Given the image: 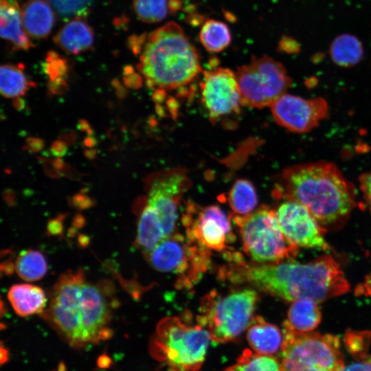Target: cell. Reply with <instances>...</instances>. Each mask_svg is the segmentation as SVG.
Instances as JSON below:
<instances>
[{
  "instance_id": "obj_1",
  "label": "cell",
  "mask_w": 371,
  "mask_h": 371,
  "mask_svg": "<svg viewBox=\"0 0 371 371\" xmlns=\"http://www.w3.org/2000/svg\"><path fill=\"white\" fill-rule=\"evenodd\" d=\"M220 270L223 279L247 283L254 289L288 302L311 298L319 303L342 295L350 284L330 255L308 262L293 259L269 264H247L242 257Z\"/></svg>"
},
{
  "instance_id": "obj_2",
  "label": "cell",
  "mask_w": 371,
  "mask_h": 371,
  "mask_svg": "<svg viewBox=\"0 0 371 371\" xmlns=\"http://www.w3.org/2000/svg\"><path fill=\"white\" fill-rule=\"evenodd\" d=\"M275 195L305 206L326 230L343 225L356 207V189L334 164L326 161L286 168Z\"/></svg>"
},
{
  "instance_id": "obj_3",
  "label": "cell",
  "mask_w": 371,
  "mask_h": 371,
  "mask_svg": "<svg viewBox=\"0 0 371 371\" xmlns=\"http://www.w3.org/2000/svg\"><path fill=\"white\" fill-rule=\"evenodd\" d=\"M110 291L87 281L81 271L67 272L52 289L48 317L72 346L107 339L113 308Z\"/></svg>"
},
{
  "instance_id": "obj_4",
  "label": "cell",
  "mask_w": 371,
  "mask_h": 371,
  "mask_svg": "<svg viewBox=\"0 0 371 371\" xmlns=\"http://www.w3.org/2000/svg\"><path fill=\"white\" fill-rule=\"evenodd\" d=\"M137 55V69L155 93L183 88L195 80L202 70L196 48L174 22L142 34Z\"/></svg>"
},
{
  "instance_id": "obj_5",
  "label": "cell",
  "mask_w": 371,
  "mask_h": 371,
  "mask_svg": "<svg viewBox=\"0 0 371 371\" xmlns=\"http://www.w3.org/2000/svg\"><path fill=\"white\" fill-rule=\"evenodd\" d=\"M210 335L198 324L190 326L176 317L161 319L150 346L155 358L171 371H198L205 359Z\"/></svg>"
},
{
  "instance_id": "obj_6",
  "label": "cell",
  "mask_w": 371,
  "mask_h": 371,
  "mask_svg": "<svg viewBox=\"0 0 371 371\" xmlns=\"http://www.w3.org/2000/svg\"><path fill=\"white\" fill-rule=\"evenodd\" d=\"M258 300L257 292L249 288L226 294L210 291L201 302L197 322L213 341L229 342L248 328Z\"/></svg>"
},
{
  "instance_id": "obj_7",
  "label": "cell",
  "mask_w": 371,
  "mask_h": 371,
  "mask_svg": "<svg viewBox=\"0 0 371 371\" xmlns=\"http://www.w3.org/2000/svg\"><path fill=\"white\" fill-rule=\"evenodd\" d=\"M244 252L260 264L291 260L299 247L291 243L282 232L276 210L262 205L245 216L233 215Z\"/></svg>"
},
{
  "instance_id": "obj_8",
  "label": "cell",
  "mask_w": 371,
  "mask_h": 371,
  "mask_svg": "<svg viewBox=\"0 0 371 371\" xmlns=\"http://www.w3.org/2000/svg\"><path fill=\"white\" fill-rule=\"evenodd\" d=\"M282 371H341L344 367L337 336L300 333L283 325Z\"/></svg>"
},
{
  "instance_id": "obj_9",
  "label": "cell",
  "mask_w": 371,
  "mask_h": 371,
  "mask_svg": "<svg viewBox=\"0 0 371 371\" xmlns=\"http://www.w3.org/2000/svg\"><path fill=\"white\" fill-rule=\"evenodd\" d=\"M146 257L155 269L177 275V287L188 289L208 269L211 251L186 236L174 233Z\"/></svg>"
},
{
  "instance_id": "obj_10",
  "label": "cell",
  "mask_w": 371,
  "mask_h": 371,
  "mask_svg": "<svg viewBox=\"0 0 371 371\" xmlns=\"http://www.w3.org/2000/svg\"><path fill=\"white\" fill-rule=\"evenodd\" d=\"M236 74L243 105L252 108L271 106L292 83L285 67L267 56L252 57L237 69Z\"/></svg>"
},
{
  "instance_id": "obj_11",
  "label": "cell",
  "mask_w": 371,
  "mask_h": 371,
  "mask_svg": "<svg viewBox=\"0 0 371 371\" xmlns=\"http://www.w3.org/2000/svg\"><path fill=\"white\" fill-rule=\"evenodd\" d=\"M231 217L216 205L201 207L189 201L181 216L186 236L203 247L218 252H227L234 241Z\"/></svg>"
},
{
  "instance_id": "obj_12",
  "label": "cell",
  "mask_w": 371,
  "mask_h": 371,
  "mask_svg": "<svg viewBox=\"0 0 371 371\" xmlns=\"http://www.w3.org/2000/svg\"><path fill=\"white\" fill-rule=\"evenodd\" d=\"M190 186L187 172L181 168L158 173L149 184L146 204L157 212L166 238L175 233L181 199Z\"/></svg>"
},
{
  "instance_id": "obj_13",
  "label": "cell",
  "mask_w": 371,
  "mask_h": 371,
  "mask_svg": "<svg viewBox=\"0 0 371 371\" xmlns=\"http://www.w3.org/2000/svg\"><path fill=\"white\" fill-rule=\"evenodd\" d=\"M201 100L211 121L238 115L243 105L236 73L217 67L203 72Z\"/></svg>"
},
{
  "instance_id": "obj_14",
  "label": "cell",
  "mask_w": 371,
  "mask_h": 371,
  "mask_svg": "<svg viewBox=\"0 0 371 371\" xmlns=\"http://www.w3.org/2000/svg\"><path fill=\"white\" fill-rule=\"evenodd\" d=\"M280 227L288 240L297 247L329 251L326 229L303 205L285 199L276 210Z\"/></svg>"
},
{
  "instance_id": "obj_15",
  "label": "cell",
  "mask_w": 371,
  "mask_h": 371,
  "mask_svg": "<svg viewBox=\"0 0 371 371\" xmlns=\"http://www.w3.org/2000/svg\"><path fill=\"white\" fill-rule=\"evenodd\" d=\"M275 122L295 133H308L328 115V104L322 98H304L287 93L270 106Z\"/></svg>"
},
{
  "instance_id": "obj_16",
  "label": "cell",
  "mask_w": 371,
  "mask_h": 371,
  "mask_svg": "<svg viewBox=\"0 0 371 371\" xmlns=\"http://www.w3.org/2000/svg\"><path fill=\"white\" fill-rule=\"evenodd\" d=\"M1 37L14 50L27 51L33 47L22 23L17 0H0Z\"/></svg>"
},
{
  "instance_id": "obj_17",
  "label": "cell",
  "mask_w": 371,
  "mask_h": 371,
  "mask_svg": "<svg viewBox=\"0 0 371 371\" xmlns=\"http://www.w3.org/2000/svg\"><path fill=\"white\" fill-rule=\"evenodd\" d=\"M23 29L34 39H43L50 34L55 21L51 5L45 0H27L21 8Z\"/></svg>"
},
{
  "instance_id": "obj_18",
  "label": "cell",
  "mask_w": 371,
  "mask_h": 371,
  "mask_svg": "<svg viewBox=\"0 0 371 371\" xmlns=\"http://www.w3.org/2000/svg\"><path fill=\"white\" fill-rule=\"evenodd\" d=\"M54 42L65 52L78 55L92 47L94 34L82 19H72L56 32Z\"/></svg>"
},
{
  "instance_id": "obj_19",
  "label": "cell",
  "mask_w": 371,
  "mask_h": 371,
  "mask_svg": "<svg viewBox=\"0 0 371 371\" xmlns=\"http://www.w3.org/2000/svg\"><path fill=\"white\" fill-rule=\"evenodd\" d=\"M247 339L254 352L273 355L281 350L283 333L277 326L255 316L247 328Z\"/></svg>"
},
{
  "instance_id": "obj_20",
  "label": "cell",
  "mask_w": 371,
  "mask_h": 371,
  "mask_svg": "<svg viewBox=\"0 0 371 371\" xmlns=\"http://www.w3.org/2000/svg\"><path fill=\"white\" fill-rule=\"evenodd\" d=\"M8 299L15 313L21 317L42 313L47 303L41 288L26 283L12 285L8 292Z\"/></svg>"
},
{
  "instance_id": "obj_21",
  "label": "cell",
  "mask_w": 371,
  "mask_h": 371,
  "mask_svg": "<svg viewBox=\"0 0 371 371\" xmlns=\"http://www.w3.org/2000/svg\"><path fill=\"white\" fill-rule=\"evenodd\" d=\"M322 313L318 302L305 297L292 302L283 325L300 333L313 331L320 324Z\"/></svg>"
},
{
  "instance_id": "obj_22",
  "label": "cell",
  "mask_w": 371,
  "mask_h": 371,
  "mask_svg": "<svg viewBox=\"0 0 371 371\" xmlns=\"http://www.w3.org/2000/svg\"><path fill=\"white\" fill-rule=\"evenodd\" d=\"M166 238L162 224L157 212L148 204L139 216L136 243L145 256L152 252Z\"/></svg>"
},
{
  "instance_id": "obj_23",
  "label": "cell",
  "mask_w": 371,
  "mask_h": 371,
  "mask_svg": "<svg viewBox=\"0 0 371 371\" xmlns=\"http://www.w3.org/2000/svg\"><path fill=\"white\" fill-rule=\"evenodd\" d=\"M329 54L332 61L337 66L349 68L357 65L363 56V47L355 35L344 33L332 41Z\"/></svg>"
},
{
  "instance_id": "obj_24",
  "label": "cell",
  "mask_w": 371,
  "mask_h": 371,
  "mask_svg": "<svg viewBox=\"0 0 371 371\" xmlns=\"http://www.w3.org/2000/svg\"><path fill=\"white\" fill-rule=\"evenodd\" d=\"M227 203L234 215L245 216L254 211L258 205L256 188L249 179H237L230 188Z\"/></svg>"
},
{
  "instance_id": "obj_25",
  "label": "cell",
  "mask_w": 371,
  "mask_h": 371,
  "mask_svg": "<svg viewBox=\"0 0 371 371\" xmlns=\"http://www.w3.org/2000/svg\"><path fill=\"white\" fill-rule=\"evenodd\" d=\"M134 12L137 18L145 23H154L163 21L168 14L179 10V0H133Z\"/></svg>"
},
{
  "instance_id": "obj_26",
  "label": "cell",
  "mask_w": 371,
  "mask_h": 371,
  "mask_svg": "<svg viewBox=\"0 0 371 371\" xmlns=\"http://www.w3.org/2000/svg\"><path fill=\"white\" fill-rule=\"evenodd\" d=\"M23 65L5 64L1 66V93L7 98H15L25 95L31 86Z\"/></svg>"
},
{
  "instance_id": "obj_27",
  "label": "cell",
  "mask_w": 371,
  "mask_h": 371,
  "mask_svg": "<svg viewBox=\"0 0 371 371\" xmlns=\"http://www.w3.org/2000/svg\"><path fill=\"white\" fill-rule=\"evenodd\" d=\"M199 36L204 48L213 53L224 50L232 40L228 26L223 22L215 19H207L204 22Z\"/></svg>"
},
{
  "instance_id": "obj_28",
  "label": "cell",
  "mask_w": 371,
  "mask_h": 371,
  "mask_svg": "<svg viewBox=\"0 0 371 371\" xmlns=\"http://www.w3.org/2000/svg\"><path fill=\"white\" fill-rule=\"evenodd\" d=\"M14 267L17 275L30 282L41 279L48 269L44 255L34 249L21 251L16 258Z\"/></svg>"
},
{
  "instance_id": "obj_29",
  "label": "cell",
  "mask_w": 371,
  "mask_h": 371,
  "mask_svg": "<svg viewBox=\"0 0 371 371\" xmlns=\"http://www.w3.org/2000/svg\"><path fill=\"white\" fill-rule=\"evenodd\" d=\"M224 371H282L280 362L273 355H265L245 350L235 364Z\"/></svg>"
},
{
  "instance_id": "obj_30",
  "label": "cell",
  "mask_w": 371,
  "mask_h": 371,
  "mask_svg": "<svg viewBox=\"0 0 371 371\" xmlns=\"http://www.w3.org/2000/svg\"><path fill=\"white\" fill-rule=\"evenodd\" d=\"M43 67L49 80L51 92L58 93L66 88L65 78L68 73V65L64 58L56 52L49 51Z\"/></svg>"
},
{
  "instance_id": "obj_31",
  "label": "cell",
  "mask_w": 371,
  "mask_h": 371,
  "mask_svg": "<svg viewBox=\"0 0 371 371\" xmlns=\"http://www.w3.org/2000/svg\"><path fill=\"white\" fill-rule=\"evenodd\" d=\"M56 13L64 19L84 18L93 3V0H47Z\"/></svg>"
},
{
  "instance_id": "obj_32",
  "label": "cell",
  "mask_w": 371,
  "mask_h": 371,
  "mask_svg": "<svg viewBox=\"0 0 371 371\" xmlns=\"http://www.w3.org/2000/svg\"><path fill=\"white\" fill-rule=\"evenodd\" d=\"M370 339L371 331L348 330L344 337V342L350 352L360 356L367 351Z\"/></svg>"
},
{
  "instance_id": "obj_33",
  "label": "cell",
  "mask_w": 371,
  "mask_h": 371,
  "mask_svg": "<svg viewBox=\"0 0 371 371\" xmlns=\"http://www.w3.org/2000/svg\"><path fill=\"white\" fill-rule=\"evenodd\" d=\"M359 182L364 201L371 213V170L361 174Z\"/></svg>"
},
{
  "instance_id": "obj_34",
  "label": "cell",
  "mask_w": 371,
  "mask_h": 371,
  "mask_svg": "<svg viewBox=\"0 0 371 371\" xmlns=\"http://www.w3.org/2000/svg\"><path fill=\"white\" fill-rule=\"evenodd\" d=\"M278 49L280 52L293 54H296L300 51V45L293 38L291 37H282L279 43Z\"/></svg>"
},
{
  "instance_id": "obj_35",
  "label": "cell",
  "mask_w": 371,
  "mask_h": 371,
  "mask_svg": "<svg viewBox=\"0 0 371 371\" xmlns=\"http://www.w3.org/2000/svg\"><path fill=\"white\" fill-rule=\"evenodd\" d=\"M354 294L356 296L371 297V272L365 277L362 282L356 286Z\"/></svg>"
},
{
  "instance_id": "obj_36",
  "label": "cell",
  "mask_w": 371,
  "mask_h": 371,
  "mask_svg": "<svg viewBox=\"0 0 371 371\" xmlns=\"http://www.w3.org/2000/svg\"><path fill=\"white\" fill-rule=\"evenodd\" d=\"M341 371H371V358L344 366Z\"/></svg>"
}]
</instances>
